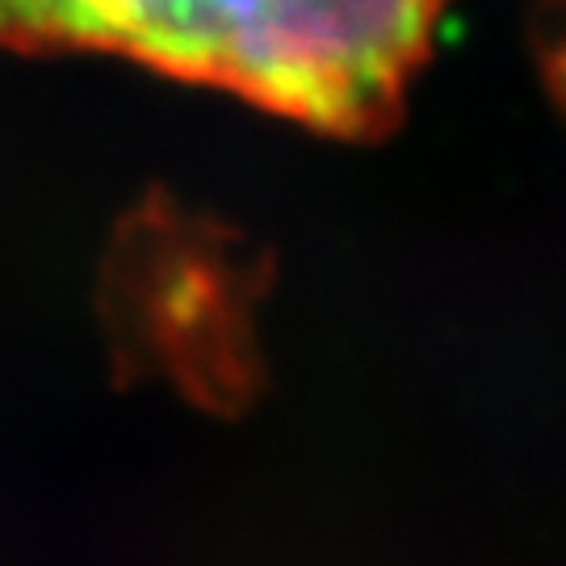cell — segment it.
<instances>
[{
	"mask_svg": "<svg viewBox=\"0 0 566 566\" xmlns=\"http://www.w3.org/2000/svg\"><path fill=\"white\" fill-rule=\"evenodd\" d=\"M453 0H0V51L118 55L344 143L403 118Z\"/></svg>",
	"mask_w": 566,
	"mask_h": 566,
	"instance_id": "6da1fadb",
	"label": "cell"
}]
</instances>
